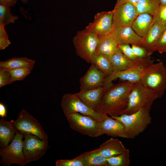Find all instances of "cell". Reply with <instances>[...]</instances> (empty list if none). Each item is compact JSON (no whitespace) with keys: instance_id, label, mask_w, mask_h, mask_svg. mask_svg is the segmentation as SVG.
<instances>
[{"instance_id":"obj_3","label":"cell","mask_w":166,"mask_h":166,"mask_svg":"<svg viewBox=\"0 0 166 166\" xmlns=\"http://www.w3.org/2000/svg\"><path fill=\"white\" fill-rule=\"evenodd\" d=\"M143 85L161 98L166 90V67L162 61L153 63L145 70L141 81Z\"/></svg>"},{"instance_id":"obj_19","label":"cell","mask_w":166,"mask_h":166,"mask_svg":"<svg viewBox=\"0 0 166 166\" xmlns=\"http://www.w3.org/2000/svg\"><path fill=\"white\" fill-rule=\"evenodd\" d=\"M113 33L119 45H142L143 38L138 35L131 27L116 28Z\"/></svg>"},{"instance_id":"obj_17","label":"cell","mask_w":166,"mask_h":166,"mask_svg":"<svg viewBox=\"0 0 166 166\" xmlns=\"http://www.w3.org/2000/svg\"><path fill=\"white\" fill-rule=\"evenodd\" d=\"M96 149L99 153L106 158L129 151L121 141L113 138L107 140Z\"/></svg>"},{"instance_id":"obj_22","label":"cell","mask_w":166,"mask_h":166,"mask_svg":"<svg viewBox=\"0 0 166 166\" xmlns=\"http://www.w3.org/2000/svg\"><path fill=\"white\" fill-rule=\"evenodd\" d=\"M109 58L112 66L113 72L126 70L134 65V61L126 57L119 47L109 57Z\"/></svg>"},{"instance_id":"obj_27","label":"cell","mask_w":166,"mask_h":166,"mask_svg":"<svg viewBox=\"0 0 166 166\" xmlns=\"http://www.w3.org/2000/svg\"><path fill=\"white\" fill-rule=\"evenodd\" d=\"M160 5V0H140L136 7L138 15L147 13L154 16Z\"/></svg>"},{"instance_id":"obj_1","label":"cell","mask_w":166,"mask_h":166,"mask_svg":"<svg viewBox=\"0 0 166 166\" xmlns=\"http://www.w3.org/2000/svg\"><path fill=\"white\" fill-rule=\"evenodd\" d=\"M135 83L127 81L111 85L105 91L97 112L117 117L127 107L129 93Z\"/></svg>"},{"instance_id":"obj_34","label":"cell","mask_w":166,"mask_h":166,"mask_svg":"<svg viewBox=\"0 0 166 166\" xmlns=\"http://www.w3.org/2000/svg\"><path fill=\"white\" fill-rule=\"evenodd\" d=\"M4 26L0 24V50L4 49L11 43L5 29Z\"/></svg>"},{"instance_id":"obj_13","label":"cell","mask_w":166,"mask_h":166,"mask_svg":"<svg viewBox=\"0 0 166 166\" xmlns=\"http://www.w3.org/2000/svg\"><path fill=\"white\" fill-rule=\"evenodd\" d=\"M113 11V25L114 28L131 27L138 15L136 6L129 3L114 8Z\"/></svg>"},{"instance_id":"obj_21","label":"cell","mask_w":166,"mask_h":166,"mask_svg":"<svg viewBox=\"0 0 166 166\" xmlns=\"http://www.w3.org/2000/svg\"><path fill=\"white\" fill-rule=\"evenodd\" d=\"M99 38L95 53H101L109 57L118 47L119 44L113 31L110 34Z\"/></svg>"},{"instance_id":"obj_41","label":"cell","mask_w":166,"mask_h":166,"mask_svg":"<svg viewBox=\"0 0 166 166\" xmlns=\"http://www.w3.org/2000/svg\"><path fill=\"white\" fill-rule=\"evenodd\" d=\"M160 5H163L166 3V0H160Z\"/></svg>"},{"instance_id":"obj_42","label":"cell","mask_w":166,"mask_h":166,"mask_svg":"<svg viewBox=\"0 0 166 166\" xmlns=\"http://www.w3.org/2000/svg\"><path fill=\"white\" fill-rule=\"evenodd\" d=\"M20 0L24 4H26L28 1V0Z\"/></svg>"},{"instance_id":"obj_39","label":"cell","mask_w":166,"mask_h":166,"mask_svg":"<svg viewBox=\"0 0 166 166\" xmlns=\"http://www.w3.org/2000/svg\"><path fill=\"white\" fill-rule=\"evenodd\" d=\"M18 0H0V4L12 7L17 2Z\"/></svg>"},{"instance_id":"obj_12","label":"cell","mask_w":166,"mask_h":166,"mask_svg":"<svg viewBox=\"0 0 166 166\" xmlns=\"http://www.w3.org/2000/svg\"><path fill=\"white\" fill-rule=\"evenodd\" d=\"M113 10L102 11L96 14L93 22L89 23L85 29L96 34L98 37L108 35L113 32Z\"/></svg>"},{"instance_id":"obj_26","label":"cell","mask_w":166,"mask_h":166,"mask_svg":"<svg viewBox=\"0 0 166 166\" xmlns=\"http://www.w3.org/2000/svg\"><path fill=\"white\" fill-rule=\"evenodd\" d=\"M92 63L94 64L107 77L113 72L109 57L103 54L95 53L92 57Z\"/></svg>"},{"instance_id":"obj_25","label":"cell","mask_w":166,"mask_h":166,"mask_svg":"<svg viewBox=\"0 0 166 166\" xmlns=\"http://www.w3.org/2000/svg\"><path fill=\"white\" fill-rule=\"evenodd\" d=\"M79 156L83 160L85 166H107V158L96 149L85 152Z\"/></svg>"},{"instance_id":"obj_7","label":"cell","mask_w":166,"mask_h":166,"mask_svg":"<svg viewBox=\"0 0 166 166\" xmlns=\"http://www.w3.org/2000/svg\"><path fill=\"white\" fill-rule=\"evenodd\" d=\"M71 128L92 137H98L100 120L77 112L65 114Z\"/></svg>"},{"instance_id":"obj_23","label":"cell","mask_w":166,"mask_h":166,"mask_svg":"<svg viewBox=\"0 0 166 166\" xmlns=\"http://www.w3.org/2000/svg\"><path fill=\"white\" fill-rule=\"evenodd\" d=\"M13 120L7 121L2 118L0 120V145L4 148L12 141L16 132L14 125Z\"/></svg>"},{"instance_id":"obj_2","label":"cell","mask_w":166,"mask_h":166,"mask_svg":"<svg viewBox=\"0 0 166 166\" xmlns=\"http://www.w3.org/2000/svg\"><path fill=\"white\" fill-rule=\"evenodd\" d=\"M150 110L143 109L130 114L111 117L124 125L128 139H133L143 132L152 123Z\"/></svg>"},{"instance_id":"obj_40","label":"cell","mask_w":166,"mask_h":166,"mask_svg":"<svg viewBox=\"0 0 166 166\" xmlns=\"http://www.w3.org/2000/svg\"><path fill=\"white\" fill-rule=\"evenodd\" d=\"M0 116L2 118H4L7 116V110L4 105L2 103H0Z\"/></svg>"},{"instance_id":"obj_11","label":"cell","mask_w":166,"mask_h":166,"mask_svg":"<svg viewBox=\"0 0 166 166\" xmlns=\"http://www.w3.org/2000/svg\"><path fill=\"white\" fill-rule=\"evenodd\" d=\"M61 105L65 114L77 112L100 121L106 115L97 112L88 107L75 93L64 94L62 97Z\"/></svg>"},{"instance_id":"obj_18","label":"cell","mask_w":166,"mask_h":166,"mask_svg":"<svg viewBox=\"0 0 166 166\" xmlns=\"http://www.w3.org/2000/svg\"><path fill=\"white\" fill-rule=\"evenodd\" d=\"M166 28V25L155 22L146 35L143 38L141 46L145 48L150 55L156 51L157 42Z\"/></svg>"},{"instance_id":"obj_32","label":"cell","mask_w":166,"mask_h":166,"mask_svg":"<svg viewBox=\"0 0 166 166\" xmlns=\"http://www.w3.org/2000/svg\"><path fill=\"white\" fill-rule=\"evenodd\" d=\"M155 22L166 26V3L160 5L156 13L153 16V24Z\"/></svg>"},{"instance_id":"obj_35","label":"cell","mask_w":166,"mask_h":166,"mask_svg":"<svg viewBox=\"0 0 166 166\" xmlns=\"http://www.w3.org/2000/svg\"><path fill=\"white\" fill-rule=\"evenodd\" d=\"M118 47L123 54L129 60L134 61L137 58L133 53L129 44L119 45Z\"/></svg>"},{"instance_id":"obj_38","label":"cell","mask_w":166,"mask_h":166,"mask_svg":"<svg viewBox=\"0 0 166 166\" xmlns=\"http://www.w3.org/2000/svg\"><path fill=\"white\" fill-rule=\"evenodd\" d=\"M140 0H117L116 3L114 8L117 7L120 5L126 3H130L136 6Z\"/></svg>"},{"instance_id":"obj_33","label":"cell","mask_w":166,"mask_h":166,"mask_svg":"<svg viewBox=\"0 0 166 166\" xmlns=\"http://www.w3.org/2000/svg\"><path fill=\"white\" fill-rule=\"evenodd\" d=\"M131 48L133 53L138 58H146L151 56L148 51L142 46L132 44Z\"/></svg>"},{"instance_id":"obj_5","label":"cell","mask_w":166,"mask_h":166,"mask_svg":"<svg viewBox=\"0 0 166 166\" xmlns=\"http://www.w3.org/2000/svg\"><path fill=\"white\" fill-rule=\"evenodd\" d=\"M134 61V65L131 68L121 71L113 72L106 77L103 86L105 90L112 84V81L117 78L133 83L140 81L145 70L153 63L150 57L137 58Z\"/></svg>"},{"instance_id":"obj_8","label":"cell","mask_w":166,"mask_h":166,"mask_svg":"<svg viewBox=\"0 0 166 166\" xmlns=\"http://www.w3.org/2000/svg\"><path fill=\"white\" fill-rule=\"evenodd\" d=\"M23 137L22 133L17 132L11 143L6 147L1 148V164L10 166L14 164L21 166L26 164L23 151Z\"/></svg>"},{"instance_id":"obj_14","label":"cell","mask_w":166,"mask_h":166,"mask_svg":"<svg viewBox=\"0 0 166 166\" xmlns=\"http://www.w3.org/2000/svg\"><path fill=\"white\" fill-rule=\"evenodd\" d=\"M106 75L92 63L86 73L79 80L80 91H85L103 86Z\"/></svg>"},{"instance_id":"obj_30","label":"cell","mask_w":166,"mask_h":166,"mask_svg":"<svg viewBox=\"0 0 166 166\" xmlns=\"http://www.w3.org/2000/svg\"><path fill=\"white\" fill-rule=\"evenodd\" d=\"M32 69L31 68L24 67L7 69L13 82L23 80L30 73Z\"/></svg>"},{"instance_id":"obj_29","label":"cell","mask_w":166,"mask_h":166,"mask_svg":"<svg viewBox=\"0 0 166 166\" xmlns=\"http://www.w3.org/2000/svg\"><path fill=\"white\" fill-rule=\"evenodd\" d=\"M10 7L0 4V24L4 26L10 23H14L18 16L12 14Z\"/></svg>"},{"instance_id":"obj_15","label":"cell","mask_w":166,"mask_h":166,"mask_svg":"<svg viewBox=\"0 0 166 166\" xmlns=\"http://www.w3.org/2000/svg\"><path fill=\"white\" fill-rule=\"evenodd\" d=\"M104 134L113 137H121L128 138V136L123 124L119 121L108 115L100 121V128L98 136Z\"/></svg>"},{"instance_id":"obj_31","label":"cell","mask_w":166,"mask_h":166,"mask_svg":"<svg viewBox=\"0 0 166 166\" xmlns=\"http://www.w3.org/2000/svg\"><path fill=\"white\" fill-rule=\"evenodd\" d=\"M56 166H85L82 158L79 156L71 159H60L55 162Z\"/></svg>"},{"instance_id":"obj_28","label":"cell","mask_w":166,"mask_h":166,"mask_svg":"<svg viewBox=\"0 0 166 166\" xmlns=\"http://www.w3.org/2000/svg\"><path fill=\"white\" fill-rule=\"evenodd\" d=\"M107 166H129L130 164L129 151L107 158Z\"/></svg>"},{"instance_id":"obj_16","label":"cell","mask_w":166,"mask_h":166,"mask_svg":"<svg viewBox=\"0 0 166 166\" xmlns=\"http://www.w3.org/2000/svg\"><path fill=\"white\" fill-rule=\"evenodd\" d=\"M103 86L85 91L75 95L87 106L96 111L100 105L105 91Z\"/></svg>"},{"instance_id":"obj_10","label":"cell","mask_w":166,"mask_h":166,"mask_svg":"<svg viewBox=\"0 0 166 166\" xmlns=\"http://www.w3.org/2000/svg\"><path fill=\"white\" fill-rule=\"evenodd\" d=\"M23 151L26 164L36 161L45 153L48 140H42L31 134H24Z\"/></svg>"},{"instance_id":"obj_4","label":"cell","mask_w":166,"mask_h":166,"mask_svg":"<svg viewBox=\"0 0 166 166\" xmlns=\"http://www.w3.org/2000/svg\"><path fill=\"white\" fill-rule=\"evenodd\" d=\"M158 98L141 81L135 83L129 93L127 107L121 115L132 114L143 109L151 110L153 102Z\"/></svg>"},{"instance_id":"obj_20","label":"cell","mask_w":166,"mask_h":166,"mask_svg":"<svg viewBox=\"0 0 166 166\" xmlns=\"http://www.w3.org/2000/svg\"><path fill=\"white\" fill-rule=\"evenodd\" d=\"M153 16L147 13L139 14L133 22L131 27L139 36L143 38L147 34L153 25Z\"/></svg>"},{"instance_id":"obj_6","label":"cell","mask_w":166,"mask_h":166,"mask_svg":"<svg viewBox=\"0 0 166 166\" xmlns=\"http://www.w3.org/2000/svg\"><path fill=\"white\" fill-rule=\"evenodd\" d=\"M99 40V37L96 34L85 28L78 31L73 39L77 55L91 63Z\"/></svg>"},{"instance_id":"obj_37","label":"cell","mask_w":166,"mask_h":166,"mask_svg":"<svg viewBox=\"0 0 166 166\" xmlns=\"http://www.w3.org/2000/svg\"><path fill=\"white\" fill-rule=\"evenodd\" d=\"M12 82L8 70L0 69V87Z\"/></svg>"},{"instance_id":"obj_36","label":"cell","mask_w":166,"mask_h":166,"mask_svg":"<svg viewBox=\"0 0 166 166\" xmlns=\"http://www.w3.org/2000/svg\"><path fill=\"white\" fill-rule=\"evenodd\" d=\"M156 51L160 53H166V28L160 37L156 45Z\"/></svg>"},{"instance_id":"obj_24","label":"cell","mask_w":166,"mask_h":166,"mask_svg":"<svg viewBox=\"0 0 166 166\" xmlns=\"http://www.w3.org/2000/svg\"><path fill=\"white\" fill-rule=\"evenodd\" d=\"M34 60L26 57H14L6 61L0 62V69H10L27 67L33 68Z\"/></svg>"},{"instance_id":"obj_9","label":"cell","mask_w":166,"mask_h":166,"mask_svg":"<svg viewBox=\"0 0 166 166\" xmlns=\"http://www.w3.org/2000/svg\"><path fill=\"white\" fill-rule=\"evenodd\" d=\"M16 132L31 134L42 140H48V136L38 120L24 109L19 113L17 119L14 121Z\"/></svg>"}]
</instances>
